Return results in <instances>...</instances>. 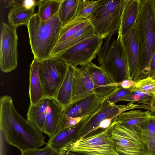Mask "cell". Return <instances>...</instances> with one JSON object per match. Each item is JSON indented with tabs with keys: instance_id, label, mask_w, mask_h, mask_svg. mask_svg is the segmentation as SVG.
<instances>
[{
	"instance_id": "16",
	"label": "cell",
	"mask_w": 155,
	"mask_h": 155,
	"mask_svg": "<svg viewBox=\"0 0 155 155\" xmlns=\"http://www.w3.org/2000/svg\"><path fill=\"white\" fill-rule=\"evenodd\" d=\"M119 36L127 59L130 79L133 80L137 70L139 51L135 27L126 35Z\"/></svg>"
},
{
	"instance_id": "41",
	"label": "cell",
	"mask_w": 155,
	"mask_h": 155,
	"mask_svg": "<svg viewBox=\"0 0 155 155\" xmlns=\"http://www.w3.org/2000/svg\"><path fill=\"white\" fill-rule=\"evenodd\" d=\"M66 153V151L64 150H61L56 155H64Z\"/></svg>"
},
{
	"instance_id": "8",
	"label": "cell",
	"mask_w": 155,
	"mask_h": 155,
	"mask_svg": "<svg viewBox=\"0 0 155 155\" xmlns=\"http://www.w3.org/2000/svg\"><path fill=\"white\" fill-rule=\"evenodd\" d=\"M99 67L115 83L130 79L127 56L119 36L108 48Z\"/></svg>"
},
{
	"instance_id": "26",
	"label": "cell",
	"mask_w": 155,
	"mask_h": 155,
	"mask_svg": "<svg viewBox=\"0 0 155 155\" xmlns=\"http://www.w3.org/2000/svg\"><path fill=\"white\" fill-rule=\"evenodd\" d=\"M79 0H61L57 13L63 26L76 18Z\"/></svg>"
},
{
	"instance_id": "34",
	"label": "cell",
	"mask_w": 155,
	"mask_h": 155,
	"mask_svg": "<svg viewBox=\"0 0 155 155\" xmlns=\"http://www.w3.org/2000/svg\"><path fill=\"white\" fill-rule=\"evenodd\" d=\"M84 117H71L66 116L64 113L61 122L60 130L76 125Z\"/></svg>"
},
{
	"instance_id": "19",
	"label": "cell",
	"mask_w": 155,
	"mask_h": 155,
	"mask_svg": "<svg viewBox=\"0 0 155 155\" xmlns=\"http://www.w3.org/2000/svg\"><path fill=\"white\" fill-rule=\"evenodd\" d=\"M40 61L34 59L29 70V95L30 105H34L45 97L39 74Z\"/></svg>"
},
{
	"instance_id": "15",
	"label": "cell",
	"mask_w": 155,
	"mask_h": 155,
	"mask_svg": "<svg viewBox=\"0 0 155 155\" xmlns=\"http://www.w3.org/2000/svg\"><path fill=\"white\" fill-rule=\"evenodd\" d=\"M94 114L84 117L74 126L60 130L49 138L46 146L52 149L57 154L67 144L78 139L79 134Z\"/></svg>"
},
{
	"instance_id": "22",
	"label": "cell",
	"mask_w": 155,
	"mask_h": 155,
	"mask_svg": "<svg viewBox=\"0 0 155 155\" xmlns=\"http://www.w3.org/2000/svg\"><path fill=\"white\" fill-rule=\"evenodd\" d=\"M75 68L68 64L65 77L55 98L64 108L71 104L73 79Z\"/></svg>"
},
{
	"instance_id": "10",
	"label": "cell",
	"mask_w": 155,
	"mask_h": 155,
	"mask_svg": "<svg viewBox=\"0 0 155 155\" xmlns=\"http://www.w3.org/2000/svg\"><path fill=\"white\" fill-rule=\"evenodd\" d=\"M18 39L17 28L3 22L0 48V68L2 72L8 73L17 67Z\"/></svg>"
},
{
	"instance_id": "36",
	"label": "cell",
	"mask_w": 155,
	"mask_h": 155,
	"mask_svg": "<svg viewBox=\"0 0 155 155\" xmlns=\"http://www.w3.org/2000/svg\"><path fill=\"white\" fill-rule=\"evenodd\" d=\"M155 71V51L153 55L145 75V78L149 77L151 74Z\"/></svg>"
},
{
	"instance_id": "1",
	"label": "cell",
	"mask_w": 155,
	"mask_h": 155,
	"mask_svg": "<svg viewBox=\"0 0 155 155\" xmlns=\"http://www.w3.org/2000/svg\"><path fill=\"white\" fill-rule=\"evenodd\" d=\"M0 130L6 142L21 152L46 144L42 133L18 113L9 95L0 97Z\"/></svg>"
},
{
	"instance_id": "20",
	"label": "cell",
	"mask_w": 155,
	"mask_h": 155,
	"mask_svg": "<svg viewBox=\"0 0 155 155\" xmlns=\"http://www.w3.org/2000/svg\"><path fill=\"white\" fill-rule=\"evenodd\" d=\"M149 110H132L121 113L117 117V121L128 128L134 129L142 134V127L151 114Z\"/></svg>"
},
{
	"instance_id": "6",
	"label": "cell",
	"mask_w": 155,
	"mask_h": 155,
	"mask_svg": "<svg viewBox=\"0 0 155 155\" xmlns=\"http://www.w3.org/2000/svg\"><path fill=\"white\" fill-rule=\"evenodd\" d=\"M109 133L114 149L120 155H148L141 134L134 129L126 127L117 121Z\"/></svg>"
},
{
	"instance_id": "42",
	"label": "cell",
	"mask_w": 155,
	"mask_h": 155,
	"mask_svg": "<svg viewBox=\"0 0 155 155\" xmlns=\"http://www.w3.org/2000/svg\"><path fill=\"white\" fill-rule=\"evenodd\" d=\"M149 77L155 80V71H154L151 74Z\"/></svg>"
},
{
	"instance_id": "28",
	"label": "cell",
	"mask_w": 155,
	"mask_h": 155,
	"mask_svg": "<svg viewBox=\"0 0 155 155\" xmlns=\"http://www.w3.org/2000/svg\"><path fill=\"white\" fill-rule=\"evenodd\" d=\"M61 1V0H41L36 13L41 20H47L58 13Z\"/></svg>"
},
{
	"instance_id": "32",
	"label": "cell",
	"mask_w": 155,
	"mask_h": 155,
	"mask_svg": "<svg viewBox=\"0 0 155 155\" xmlns=\"http://www.w3.org/2000/svg\"><path fill=\"white\" fill-rule=\"evenodd\" d=\"M132 90V87L128 89L118 87L113 94L104 100V101L115 104L117 102L121 101L123 98L129 95Z\"/></svg>"
},
{
	"instance_id": "9",
	"label": "cell",
	"mask_w": 155,
	"mask_h": 155,
	"mask_svg": "<svg viewBox=\"0 0 155 155\" xmlns=\"http://www.w3.org/2000/svg\"><path fill=\"white\" fill-rule=\"evenodd\" d=\"M40 62V76L45 97L55 98L65 77L68 64L57 56Z\"/></svg>"
},
{
	"instance_id": "40",
	"label": "cell",
	"mask_w": 155,
	"mask_h": 155,
	"mask_svg": "<svg viewBox=\"0 0 155 155\" xmlns=\"http://www.w3.org/2000/svg\"><path fill=\"white\" fill-rule=\"evenodd\" d=\"M151 111L155 113V96L151 104Z\"/></svg>"
},
{
	"instance_id": "25",
	"label": "cell",
	"mask_w": 155,
	"mask_h": 155,
	"mask_svg": "<svg viewBox=\"0 0 155 155\" xmlns=\"http://www.w3.org/2000/svg\"><path fill=\"white\" fill-rule=\"evenodd\" d=\"M142 129L141 135L148 155H155V115L151 114Z\"/></svg>"
},
{
	"instance_id": "17",
	"label": "cell",
	"mask_w": 155,
	"mask_h": 155,
	"mask_svg": "<svg viewBox=\"0 0 155 155\" xmlns=\"http://www.w3.org/2000/svg\"><path fill=\"white\" fill-rule=\"evenodd\" d=\"M64 108L55 98H50L45 117L43 132L49 138L59 130Z\"/></svg>"
},
{
	"instance_id": "35",
	"label": "cell",
	"mask_w": 155,
	"mask_h": 155,
	"mask_svg": "<svg viewBox=\"0 0 155 155\" xmlns=\"http://www.w3.org/2000/svg\"><path fill=\"white\" fill-rule=\"evenodd\" d=\"M41 1V0H21L20 4L19 6H22L28 9L33 8L36 6H38Z\"/></svg>"
},
{
	"instance_id": "31",
	"label": "cell",
	"mask_w": 155,
	"mask_h": 155,
	"mask_svg": "<svg viewBox=\"0 0 155 155\" xmlns=\"http://www.w3.org/2000/svg\"><path fill=\"white\" fill-rule=\"evenodd\" d=\"M132 88L155 96V80L148 77L136 82Z\"/></svg>"
},
{
	"instance_id": "11",
	"label": "cell",
	"mask_w": 155,
	"mask_h": 155,
	"mask_svg": "<svg viewBox=\"0 0 155 155\" xmlns=\"http://www.w3.org/2000/svg\"><path fill=\"white\" fill-rule=\"evenodd\" d=\"M133 103L130 102L127 105H117L104 101L101 109L93 115L81 130L78 139L90 135L101 122L106 119L118 116L126 110L142 108L141 105L134 104Z\"/></svg>"
},
{
	"instance_id": "2",
	"label": "cell",
	"mask_w": 155,
	"mask_h": 155,
	"mask_svg": "<svg viewBox=\"0 0 155 155\" xmlns=\"http://www.w3.org/2000/svg\"><path fill=\"white\" fill-rule=\"evenodd\" d=\"M155 0H141L135 27L138 40L139 57L137 72L133 80L145 78L147 70L155 51Z\"/></svg>"
},
{
	"instance_id": "7",
	"label": "cell",
	"mask_w": 155,
	"mask_h": 155,
	"mask_svg": "<svg viewBox=\"0 0 155 155\" xmlns=\"http://www.w3.org/2000/svg\"><path fill=\"white\" fill-rule=\"evenodd\" d=\"M103 39L95 35L74 44L56 56L74 67L86 66L92 63L100 52Z\"/></svg>"
},
{
	"instance_id": "44",
	"label": "cell",
	"mask_w": 155,
	"mask_h": 155,
	"mask_svg": "<svg viewBox=\"0 0 155 155\" xmlns=\"http://www.w3.org/2000/svg\"></svg>"
},
{
	"instance_id": "14",
	"label": "cell",
	"mask_w": 155,
	"mask_h": 155,
	"mask_svg": "<svg viewBox=\"0 0 155 155\" xmlns=\"http://www.w3.org/2000/svg\"><path fill=\"white\" fill-rule=\"evenodd\" d=\"M94 84V92L101 97L107 96L118 87L110 78L99 66L92 62L86 66Z\"/></svg>"
},
{
	"instance_id": "30",
	"label": "cell",
	"mask_w": 155,
	"mask_h": 155,
	"mask_svg": "<svg viewBox=\"0 0 155 155\" xmlns=\"http://www.w3.org/2000/svg\"><path fill=\"white\" fill-rule=\"evenodd\" d=\"M155 96L153 95L133 89L132 88L130 94L123 98L121 101H129L133 103L137 102L138 103L149 106L151 107Z\"/></svg>"
},
{
	"instance_id": "24",
	"label": "cell",
	"mask_w": 155,
	"mask_h": 155,
	"mask_svg": "<svg viewBox=\"0 0 155 155\" xmlns=\"http://www.w3.org/2000/svg\"><path fill=\"white\" fill-rule=\"evenodd\" d=\"M35 14V8L28 9L22 6L13 7L8 12V21L10 25L15 28L23 25L27 26Z\"/></svg>"
},
{
	"instance_id": "43",
	"label": "cell",
	"mask_w": 155,
	"mask_h": 155,
	"mask_svg": "<svg viewBox=\"0 0 155 155\" xmlns=\"http://www.w3.org/2000/svg\"></svg>"
},
{
	"instance_id": "29",
	"label": "cell",
	"mask_w": 155,
	"mask_h": 155,
	"mask_svg": "<svg viewBox=\"0 0 155 155\" xmlns=\"http://www.w3.org/2000/svg\"><path fill=\"white\" fill-rule=\"evenodd\" d=\"M101 0H79L76 18L88 20L94 13Z\"/></svg>"
},
{
	"instance_id": "5",
	"label": "cell",
	"mask_w": 155,
	"mask_h": 155,
	"mask_svg": "<svg viewBox=\"0 0 155 155\" xmlns=\"http://www.w3.org/2000/svg\"><path fill=\"white\" fill-rule=\"evenodd\" d=\"M117 122L104 130L70 142L62 150L87 155H120L115 150L114 141L109 133L110 129Z\"/></svg>"
},
{
	"instance_id": "38",
	"label": "cell",
	"mask_w": 155,
	"mask_h": 155,
	"mask_svg": "<svg viewBox=\"0 0 155 155\" xmlns=\"http://www.w3.org/2000/svg\"><path fill=\"white\" fill-rule=\"evenodd\" d=\"M4 7L6 8L10 7H13L15 4V0H3Z\"/></svg>"
},
{
	"instance_id": "23",
	"label": "cell",
	"mask_w": 155,
	"mask_h": 155,
	"mask_svg": "<svg viewBox=\"0 0 155 155\" xmlns=\"http://www.w3.org/2000/svg\"><path fill=\"white\" fill-rule=\"evenodd\" d=\"M96 35L90 23L65 41L57 44L51 56L57 55L65 50L86 38Z\"/></svg>"
},
{
	"instance_id": "18",
	"label": "cell",
	"mask_w": 155,
	"mask_h": 155,
	"mask_svg": "<svg viewBox=\"0 0 155 155\" xmlns=\"http://www.w3.org/2000/svg\"><path fill=\"white\" fill-rule=\"evenodd\" d=\"M141 0H128L123 12L118 36L126 35L134 27L140 12Z\"/></svg>"
},
{
	"instance_id": "33",
	"label": "cell",
	"mask_w": 155,
	"mask_h": 155,
	"mask_svg": "<svg viewBox=\"0 0 155 155\" xmlns=\"http://www.w3.org/2000/svg\"><path fill=\"white\" fill-rule=\"evenodd\" d=\"M21 155H54L57 153L50 147L46 146L44 148L25 150L21 152Z\"/></svg>"
},
{
	"instance_id": "13",
	"label": "cell",
	"mask_w": 155,
	"mask_h": 155,
	"mask_svg": "<svg viewBox=\"0 0 155 155\" xmlns=\"http://www.w3.org/2000/svg\"><path fill=\"white\" fill-rule=\"evenodd\" d=\"M93 94H94V84L87 66L76 67L73 79L71 104Z\"/></svg>"
},
{
	"instance_id": "12",
	"label": "cell",
	"mask_w": 155,
	"mask_h": 155,
	"mask_svg": "<svg viewBox=\"0 0 155 155\" xmlns=\"http://www.w3.org/2000/svg\"><path fill=\"white\" fill-rule=\"evenodd\" d=\"M111 94L102 97L93 94L67 106L64 108V114L73 117H84L94 114L101 109L104 100Z\"/></svg>"
},
{
	"instance_id": "27",
	"label": "cell",
	"mask_w": 155,
	"mask_h": 155,
	"mask_svg": "<svg viewBox=\"0 0 155 155\" xmlns=\"http://www.w3.org/2000/svg\"><path fill=\"white\" fill-rule=\"evenodd\" d=\"M90 23L88 20L76 18L62 27L57 44L65 41Z\"/></svg>"
},
{
	"instance_id": "4",
	"label": "cell",
	"mask_w": 155,
	"mask_h": 155,
	"mask_svg": "<svg viewBox=\"0 0 155 155\" xmlns=\"http://www.w3.org/2000/svg\"><path fill=\"white\" fill-rule=\"evenodd\" d=\"M128 0H101L88 20L96 35L103 39L111 38L118 30L121 15Z\"/></svg>"
},
{
	"instance_id": "21",
	"label": "cell",
	"mask_w": 155,
	"mask_h": 155,
	"mask_svg": "<svg viewBox=\"0 0 155 155\" xmlns=\"http://www.w3.org/2000/svg\"><path fill=\"white\" fill-rule=\"evenodd\" d=\"M50 98L45 97L36 104L30 105L27 114V120L42 133Z\"/></svg>"
},
{
	"instance_id": "37",
	"label": "cell",
	"mask_w": 155,
	"mask_h": 155,
	"mask_svg": "<svg viewBox=\"0 0 155 155\" xmlns=\"http://www.w3.org/2000/svg\"><path fill=\"white\" fill-rule=\"evenodd\" d=\"M135 82L133 80L128 79L124 80L120 83H116L118 87H120L125 89H128L133 86Z\"/></svg>"
},
{
	"instance_id": "3",
	"label": "cell",
	"mask_w": 155,
	"mask_h": 155,
	"mask_svg": "<svg viewBox=\"0 0 155 155\" xmlns=\"http://www.w3.org/2000/svg\"><path fill=\"white\" fill-rule=\"evenodd\" d=\"M27 27L34 59L41 61L49 58L58 44L63 27L57 13L45 21L35 13Z\"/></svg>"
},
{
	"instance_id": "39",
	"label": "cell",
	"mask_w": 155,
	"mask_h": 155,
	"mask_svg": "<svg viewBox=\"0 0 155 155\" xmlns=\"http://www.w3.org/2000/svg\"><path fill=\"white\" fill-rule=\"evenodd\" d=\"M64 155H87L78 152L68 151Z\"/></svg>"
}]
</instances>
